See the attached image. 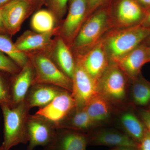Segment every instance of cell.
<instances>
[{"instance_id": "6da1fadb", "label": "cell", "mask_w": 150, "mask_h": 150, "mask_svg": "<svg viewBox=\"0 0 150 150\" xmlns=\"http://www.w3.org/2000/svg\"><path fill=\"white\" fill-rule=\"evenodd\" d=\"M108 3L92 14L82 25L71 46L76 55H81L89 51L113 28Z\"/></svg>"}, {"instance_id": "7a4b0ae2", "label": "cell", "mask_w": 150, "mask_h": 150, "mask_svg": "<svg viewBox=\"0 0 150 150\" xmlns=\"http://www.w3.org/2000/svg\"><path fill=\"white\" fill-rule=\"evenodd\" d=\"M4 118V141L0 150H10L19 144L28 143L26 130L30 108L25 102L15 106L0 105Z\"/></svg>"}, {"instance_id": "3957f363", "label": "cell", "mask_w": 150, "mask_h": 150, "mask_svg": "<svg viewBox=\"0 0 150 150\" xmlns=\"http://www.w3.org/2000/svg\"><path fill=\"white\" fill-rule=\"evenodd\" d=\"M150 36V29L141 25L125 28H112L103 40L111 62L130 52Z\"/></svg>"}, {"instance_id": "277c9868", "label": "cell", "mask_w": 150, "mask_h": 150, "mask_svg": "<svg viewBox=\"0 0 150 150\" xmlns=\"http://www.w3.org/2000/svg\"><path fill=\"white\" fill-rule=\"evenodd\" d=\"M31 62L35 72L33 84L52 85L71 92L72 80L65 75L49 57L43 54H36L33 57Z\"/></svg>"}, {"instance_id": "5b68a950", "label": "cell", "mask_w": 150, "mask_h": 150, "mask_svg": "<svg viewBox=\"0 0 150 150\" xmlns=\"http://www.w3.org/2000/svg\"><path fill=\"white\" fill-rule=\"evenodd\" d=\"M108 8L112 28H125L139 25L147 12L136 0H110Z\"/></svg>"}, {"instance_id": "8992f818", "label": "cell", "mask_w": 150, "mask_h": 150, "mask_svg": "<svg viewBox=\"0 0 150 150\" xmlns=\"http://www.w3.org/2000/svg\"><path fill=\"white\" fill-rule=\"evenodd\" d=\"M76 59L71 92L76 109H82L94 97L99 94L98 83L86 71L80 62Z\"/></svg>"}, {"instance_id": "52a82bcc", "label": "cell", "mask_w": 150, "mask_h": 150, "mask_svg": "<svg viewBox=\"0 0 150 150\" xmlns=\"http://www.w3.org/2000/svg\"><path fill=\"white\" fill-rule=\"evenodd\" d=\"M128 78L114 63L110 64L98 81L99 93L110 101H120L126 96Z\"/></svg>"}, {"instance_id": "ba28073f", "label": "cell", "mask_w": 150, "mask_h": 150, "mask_svg": "<svg viewBox=\"0 0 150 150\" xmlns=\"http://www.w3.org/2000/svg\"><path fill=\"white\" fill-rule=\"evenodd\" d=\"M87 11V0H70L67 17L61 28V36L70 47L86 20Z\"/></svg>"}, {"instance_id": "9c48e42d", "label": "cell", "mask_w": 150, "mask_h": 150, "mask_svg": "<svg viewBox=\"0 0 150 150\" xmlns=\"http://www.w3.org/2000/svg\"><path fill=\"white\" fill-rule=\"evenodd\" d=\"M76 56L75 59L98 83L110 64L103 39L84 54Z\"/></svg>"}, {"instance_id": "30bf717a", "label": "cell", "mask_w": 150, "mask_h": 150, "mask_svg": "<svg viewBox=\"0 0 150 150\" xmlns=\"http://www.w3.org/2000/svg\"><path fill=\"white\" fill-rule=\"evenodd\" d=\"M26 130L28 143L26 150H34L38 146L48 145L54 138L56 129L50 121L35 113L28 116Z\"/></svg>"}, {"instance_id": "8fae6325", "label": "cell", "mask_w": 150, "mask_h": 150, "mask_svg": "<svg viewBox=\"0 0 150 150\" xmlns=\"http://www.w3.org/2000/svg\"><path fill=\"white\" fill-rule=\"evenodd\" d=\"M75 108L76 103L71 92L65 90L50 103L39 108L35 114L50 121L56 129Z\"/></svg>"}, {"instance_id": "7c38bea8", "label": "cell", "mask_w": 150, "mask_h": 150, "mask_svg": "<svg viewBox=\"0 0 150 150\" xmlns=\"http://www.w3.org/2000/svg\"><path fill=\"white\" fill-rule=\"evenodd\" d=\"M110 62L117 65L129 80L137 77L141 74L143 66L149 62L146 40L132 51Z\"/></svg>"}, {"instance_id": "4fadbf2b", "label": "cell", "mask_w": 150, "mask_h": 150, "mask_svg": "<svg viewBox=\"0 0 150 150\" xmlns=\"http://www.w3.org/2000/svg\"><path fill=\"white\" fill-rule=\"evenodd\" d=\"M1 9L8 35H14L19 30L23 22L34 9L27 0H12Z\"/></svg>"}, {"instance_id": "5bb4252c", "label": "cell", "mask_w": 150, "mask_h": 150, "mask_svg": "<svg viewBox=\"0 0 150 150\" xmlns=\"http://www.w3.org/2000/svg\"><path fill=\"white\" fill-rule=\"evenodd\" d=\"M87 136L79 131L56 129L55 136L42 150H86Z\"/></svg>"}, {"instance_id": "9a60e30c", "label": "cell", "mask_w": 150, "mask_h": 150, "mask_svg": "<svg viewBox=\"0 0 150 150\" xmlns=\"http://www.w3.org/2000/svg\"><path fill=\"white\" fill-rule=\"evenodd\" d=\"M35 76V70L31 62H28L18 73L13 75L11 85L12 106L24 101Z\"/></svg>"}, {"instance_id": "2e32d148", "label": "cell", "mask_w": 150, "mask_h": 150, "mask_svg": "<svg viewBox=\"0 0 150 150\" xmlns=\"http://www.w3.org/2000/svg\"><path fill=\"white\" fill-rule=\"evenodd\" d=\"M64 90L52 85L35 84L30 88L24 101L30 109L35 107L40 108L50 103Z\"/></svg>"}, {"instance_id": "e0dca14e", "label": "cell", "mask_w": 150, "mask_h": 150, "mask_svg": "<svg viewBox=\"0 0 150 150\" xmlns=\"http://www.w3.org/2000/svg\"><path fill=\"white\" fill-rule=\"evenodd\" d=\"M53 56L52 60L56 66L72 80L76 67V59L70 46L61 36L55 41Z\"/></svg>"}, {"instance_id": "ac0fdd59", "label": "cell", "mask_w": 150, "mask_h": 150, "mask_svg": "<svg viewBox=\"0 0 150 150\" xmlns=\"http://www.w3.org/2000/svg\"><path fill=\"white\" fill-rule=\"evenodd\" d=\"M54 33V31L41 33L27 31L18 38L15 44L20 51L24 53L39 50L51 43Z\"/></svg>"}, {"instance_id": "d6986e66", "label": "cell", "mask_w": 150, "mask_h": 150, "mask_svg": "<svg viewBox=\"0 0 150 150\" xmlns=\"http://www.w3.org/2000/svg\"><path fill=\"white\" fill-rule=\"evenodd\" d=\"M91 141L96 145L115 148L137 147V143L128 135L110 130L98 132L93 137Z\"/></svg>"}, {"instance_id": "ffe728a7", "label": "cell", "mask_w": 150, "mask_h": 150, "mask_svg": "<svg viewBox=\"0 0 150 150\" xmlns=\"http://www.w3.org/2000/svg\"><path fill=\"white\" fill-rule=\"evenodd\" d=\"M94 124L84 108H75L56 129H69L82 132L90 129Z\"/></svg>"}, {"instance_id": "44dd1931", "label": "cell", "mask_w": 150, "mask_h": 150, "mask_svg": "<svg viewBox=\"0 0 150 150\" xmlns=\"http://www.w3.org/2000/svg\"><path fill=\"white\" fill-rule=\"evenodd\" d=\"M110 101L100 93L94 97L84 108L95 124L107 120L110 116Z\"/></svg>"}, {"instance_id": "7402d4cb", "label": "cell", "mask_w": 150, "mask_h": 150, "mask_svg": "<svg viewBox=\"0 0 150 150\" xmlns=\"http://www.w3.org/2000/svg\"><path fill=\"white\" fill-rule=\"evenodd\" d=\"M131 83V98L138 106H149L150 104V81L140 74L137 77L129 80Z\"/></svg>"}, {"instance_id": "603a6c76", "label": "cell", "mask_w": 150, "mask_h": 150, "mask_svg": "<svg viewBox=\"0 0 150 150\" xmlns=\"http://www.w3.org/2000/svg\"><path fill=\"white\" fill-rule=\"evenodd\" d=\"M120 121L128 136L138 144L147 129L139 116L138 117L133 112H126L121 115Z\"/></svg>"}, {"instance_id": "cb8c5ba5", "label": "cell", "mask_w": 150, "mask_h": 150, "mask_svg": "<svg viewBox=\"0 0 150 150\" xmlns=\"http://www.w3.org/2000/svg\"><path fill=\"white\" fill-rule=\"evenodd\" d=\"M56 18L49 10L37 11L32 17L30 25L35 32L46 33L54 31Z\"/></svg>"}, {"instance_id": "d4e9b609", "label": "cell", "mask_w": 150, "mask_h": 150, "mask_svg": "<svg viewBox=\"0 0 150 150\" xmlns=\"http://www.w3.org/2000/svg\"><path fill=\"white\" fill-rule=\"evenodd\" d=\"M0 52L9 57L21 69L29 62L26 54L17 48L8 35L0 34Z\"/></svg>"}, {"instance_id": "484cf974", "label": "cell", "mask_w": 150, "mask_h": 150, "mask_svg": "<svg viewBox=\"0 0 150 150\" xmlns=\"http://www.w3.org/2000/svg\"><path fill=\"white\" fill-rule=\"evenodd\" d=\"M13 75L0 71V105L7 104L12 106L11 85Z\"/></svg>"}, {"instance_id": "4316f807", "label": "cell", "mask_w": 150, "mask_h": 150, "mask_svg": "<svg viewBox=\"0 0 150 150\" xmlns=\"http://www.w3.org/2000/svg\"><path fill=\"white\" fill-rule=\"evenodd\" d=\"M69 1L70 0H46L45 3L57 20H60L67 13Z\"/></svg>"}, {"instance_id": "83f0119b", "label": "cell", "mask_w": 150, "mask_h": 150, "mask_svg": "<svg viewBox=\"0 0 150 150\" xmlns=\"http://www.w3.org/2000/svg\"><path fill=\"white\" fill-rule=\"evenodd\" d=\"M21 69L9 57L0 52V71L15 75L18 73Z\"/></svg>"}, {"instance_id": "f1b7e54d", "label": "cell", "mask_w": 150, "mask_h": 150, "mask_svg": "<svg viewBox=\"0 0 150 150\" xmlns=\"http://www.w3.org/2000/svg\"><path fill=\"white\" fill-rule=\"evenodd\" d=\"M110 1V0H87L88 6L87 18L98 9L108 4Z\"/></svg>"}, {"instance_id": "f546056e", "label": "cell", "mask_w": 150, "mask_h": 150, "mask_svg": "<svg viewBox=\"0 0 150 150\" xmlns=\"http://www.w3.org/2000/svg\"><path fill=\"white\" fill-rule=\"evenodd\" d=\"M137 150H150V131L147 129L142 139L137 144Z\"/></svg>"}, {"instance_id": "4dcf8cb0", "label": "cell", "mask_w": 150, "mask_h": 150, "mask_svg": "<svg viewBox=\"0 0 150 150\" xmlns=\"http://www.w3.org/2000/svg\"><path fill=\"white\" fill-rule=\"evenodd\" d=\"M139 116L144 124L147 129L150 131V112L147 109L140 110Z\"/></svg>"}, {"instance_id": "1f68e13d", "label": "cell", "mask_w": 150, "mask_h": 150, "mask_svg": "<svg viewBox=\"0 0 150 150\" xmlns=\"http://www.w3.org/2000/svg\"><path fill=\"white\" fill-rule=\"evenodd\" d=\"M140 25L145 28L150 29V9L147 11L144 18Z\"/></svg>"}, {"instance_id": "d6a6232c", "label": "cell", "mask_w": 150, "mask_h": 150, "mask_svg": "<svg viewBox=\"0 0 150 150\" xmlns=\"http://www.w3.org/2000/svg\"><path fill=\"white\" fill-rule=\"evenodd\" d=\"M136 1L146 11L150 9V0H136Z\"/></svg>"}, {"instance_id": "836d02e7", "label": "cell", "mask_w": 150, "mask_h": 150, "mask_svg": "<svg viewBox=\"0 0 150 150\" xmlns=\"http://www.w3.org/2000/svg\"><path fill=\"white\" fill-rule=\"evenodd\" d=\"M27 1L31 4L34 9L40 7V6L42 5L46 1V0H27Z\"/></svg>"}, {"instance_id": "e575fe53", "label": "cell", "mask_w": 150, "mask_h": 150, "mask_svg": "<svg viewBox=\"0 0 150 150\" xmlns=\"http://www.w3.org/2000/svg\"><path fill=\"white\" fill-rule=\"evenodd\" d=\"M0 34H6V35H8L7 32L6 30L5 27L4 22H3L1 8H0Z\"/></svg>"}, {"instance_id": "d590c367", "label": "cell", "mask_w": 150, "mask_h": 150, "mask_svg": "<svg viewBox=\"0 0 150 150\" xmlns=\"http://www.w3.org/2000/svg\"><path fill=\"white\" fill-rule=\"evenodd\" d=\"M111 150H137V147H120L115 148Z\"/></svg>"}, {"instance_id": "8d00e7d4", "label": "cell", "mask_w": 150, "mask_h": 150, "mask_svg": "<svg viewBox=\"0 0 150 150\" xmlns=\"http://www.w3.org/2000/svg\"><path fill=\"white\" fill-rule=\"evenodd\" d=\"M12 0H0V8L5 5Z\"/></svg>"}, {"instance_id": "74e56055", "label": "cell", "mask_w": 150, "mask_h": 150, "mask_svg": "<svg viewBox=\"0 0 150 150\" xmlns=\"http://www.w3.org/2000/svg\"><path fill=\"white\" fill-rule=\"evenodd\" d=\"M148 45V51H149V61L150 62V38H148L146 40Z\"/></svg>"}, {"instance_id": "f35d334b", "label": "cell", "mask_w": 150, "mask_h": 150, "mask_svg": "<svg viewBox=\"0 0 150 150\" xmlns=\"http://www.w3.org/2000/svg\"><path fill=\"white\" fill-rule=\"evenodd\" d=\"M147 110L150 112V104L149 105V107H148Z\"/></svg>"}, {"instance_id": "ab89813d", "label": "cell", "mask_w": 150, "mask_h": 150, "mask_svg": "<svg viewBox=\"0 0 150 150\" xmlns=\"http://www.w3.org/2000/svg\"><path fill=\"white\" fill-rule=\"evenodd\" d=\"M149 38H150V36L149 37Z\"/></svg>"}]
</instances>
